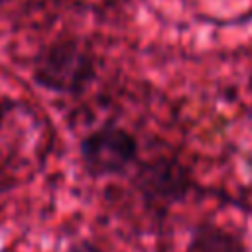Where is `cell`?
<instances>
[{
    "mask_svg": "<svg viewBox=\"0 0 252 252\" xmlns=\"http://www.w3.org/2000/svg\"><path fill=\"white\" fill-rule=\"evenodd\" d=\"M94 67L91 55L75 41H57L43 49L33 65V79L39 87L75 94L81 93L93 79Z\"/></svg>",
    "mask_w": 252,
    "mask_h": 252,
    "instance_id": "1",
    "label": "cell"
},
{
    "mask_svg": "<svg viewBox=\"0 0 252 252\" xmlns=\"http://www.w3.org/2000/svg\"><path fill=\"white\" fill-rule=\"evenodd\" d=\"M81 161L93 177L122 175L138 158V142L124 128L106 124L87 134L79 146Z\"/></svg>",
    "mask_w": 252,
    "mask_h": 252,
    "instance_id": "2",
    "label": "cell"
},
{
    "mask_svg": "<svg viewBox=\"0 0 252 252\" xmlns=\"http://www.w3.org/2000/svg\"><path fill=\"white\" fill-rule=\"evenodd\" d=\"M185 252H246L242 238L213 222H201L189 238Z\"/></svg>",
    "mask_w": 252,
    "mask_h": 252,
    "instance_id": "3",
    "label": "cell"
},
{
    "mask_svg": "<svg viewBox=\"0 0 252 252\" xmlns=\"http://www.w3.org/2000/svg\"><path fill=\"white\" fill-rule=\"evenodd\" d=\"M67 252H100L93 242H89V240H79V242H75L73 246H69V250Z\"/></svg>",
    "mask_w": 252,
    "mask_h": 252,
    "instance_id": "4",
    "label": "cell"
},
{
    "mask_svg": "<svg viewBox=\"0 0 252 252\" xmlns=\"http://www.w3.org/2000/svg\"><path fill=\"white\" fill-rule=\"evenodd\" d=\"M2 118H4V106H2V100H0V124H2Z\"/></svg>",
    "mask_w": 252,
    "mask_h": 252,
    "instance_id": "5",
    "label": "cell"
}]
</instances>
